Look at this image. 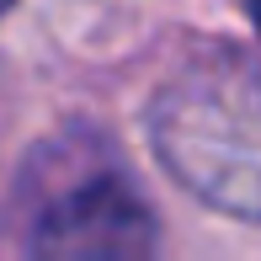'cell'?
<instances>
[{"label": "cell", "mask_w": 261, "mask_h": 261, "mask_svg": "<svg viewBox=\"0 0 261 261\" xmlns=\"http://www.w3.org/2000/svg\"><path fill=\"white\" fill-rule=\"evenodd\" d=\"M155 155L203 203L261 219V64L197 59L149 107Z\"/></svg>", "instance_id": "1"}, {"label": "cell", "mask_w": 261, "mask_h": 261, "mask_svg": "<svg viewBox=\"0 0 261 261\" xmlns=\"http://www.w3.org/2000/svg\"><path fill=\"white\" fill-rule=\"evenodd\" d=\"M38 261H155V219L123 176H86L43 208Z\"/></svg>", "instance_id": "2"}, {"label": "cell", "mask_w": 261, "mask_h": 261, "mask_svg": "<svg viewBox=\"0 0 261 261\" xmlns=\"http://www.w3.org/2000/svg\"><path fill=\"white\" fill-rule=\"evenodd\" d=\"M251 16H256V27H261V0H251Z\"/></svg>", "instance_id": "3"}, {"label": "cell", "mask_w": 261, "mask_h": 261, "mask_svg": "<svg viewBox=\"0 0 261 261\" xmlns=\"http://www.w3.org/2000/svg\"><path fill=\"white\" fill-rule=\"evenodd\" d=\"M11 6H16V0H0V16H6V11H11Z\"/></svg>", "instance_id": "4"}]
</instances>
